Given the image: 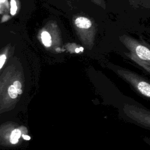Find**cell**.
<instances>
[{"mask_svg": "<svg viewBox=\"0 0 150 150\" xmlns=\"http://www.w3.org/2000/svg\"><path fill=\"white\" fill-rule=\"evenodd\" d=\"M13 86H15V87L16 88L17 91H18V93L19 94H21L22 93V90L21 89L22 88V85L21 84V83L19 81H15L13 82Z\"/></svg>", "mask_w": 150, "mask_h": 150, "instance_id": "cell-9", "label": "cell"}, {"mask_svg": "<svg viewBox=\"0 0 150 150\" xmlns=\"http://www.w3.org/2000/svg\"><path fill=\"white\" fill-rule=\"evenodd\" d=\"M8 94L9 96V97L12 98H16V97L18 96V91L16 89V88L15 87V86L13 85H11L9 87H8Z\"/></svg>", "mask_w": 150, "mask_h": 150, "instance_id": "cell-7", "label": "cell"}, {"mask_svg": "<svg viewBox=\"0 0 150 150\" xmlns=\"http://www.w3.org/2000/svg\"><path fill=\"white\" fill-rule=\"evenodd\" d=\"M73 23L79 39L83 43H93L94 28L91 20L84 16H79L74 19Z\"/></svg>", "mask_w": 150, "mask_h": 150, "instance_id": "cell-2", "label": "cell"}, {"mask_svg": "<svg viewBox=\"0 0 150 150\" xmlns=\"http://www.w3.org/2000/svg\"><path fill=\"white\" fill-rule=\"evenodd\" d=\"M22 137H23V138L24 139H25V140H29V139H30V137L29 136L26 135H22Z\"/></svg>", "mask_w": 150, "mask_h": 150, "instance_id": "cell-12", "label": "cell"}, {"mask_svg": "<svg viewBox=\"0 0 150 150\" xmlns=\"http://www.w3.org/2000/svg\"><path fill=\"white\" fill-rule=\"evenodd\" d=\"M40 38L42 43L45 46L49 47L52 45V38L50 33L47 30H43L40 34Z\"/></svg>", "mask_w": 150, "mask_h": 150, "instance_id": "cell-5", "label": "cell"}, {"mask_svg": "<svg viewBox=\"0 0 150 150\" xmlns=\"http://www.w3.org/2000/svg\"><path fill=\"white\" fill-rule=\"evenodd\" d=\"M126 114L138 124L150 129V111L134 105L125 108Z\"/></svg>", "mask_w": 150, "mask_h": 150, "instance_id": "cell-4", "label": "cell"}, {"mask_svg": "<svg viewBox=\"0 0 150 150\" xmlns=\"http://www.w3.org/2000/svg\"><path fill=\"white\" fill-rule=\"evenodd\" d=\"M11 8H10V13L11 15L13 16L16 14L18 10V6L16 2V0H11L10 2Z\"/></svg>", "mask_w": 150, "mask_h": 150, "instance_id": "cell-8", "label": "cell"}, {"mask_svg": "<svg viewBox=\"0 0 150 150\" xmlns=\"http://www.w3.org/2000/svg\"><path fill=\"white\" fill-rule=\"evenodd\" d=\"M120 73L139 93L150 99V81L149 80L129 71L121 70Z\"/></svg>", "mask_w": 150, "mask_h": 150, "instance_id": "cell-3", "label": "cell"}, {"mask_svg": "<svg viewBox=\"0 0 150 150\" xmlns=\"http://www.w3.org/2000/svg\"><path fill=\"white\" fill-rule=\"evenodd\" d=\"M21 135V132L19 129H15L11 132L10 137V142L12 144H15L18 143L19 138Z\"/></svg>", "mask_w": 150, "mask_h": 150, "instance_id": "cell-6", "label": "cell"}, {"mask_svg": "<svg viewBox=\"0 0 150 150\" xmlns=\"http://www.w3.org/2000/svg\"><path fill=\"white\" fill-rule=\"evenodd\" d=\"M120 39L130 52L128 56L150 73V46L125 35Z\"/></svg>", "mask_w": 150, "mask_h": 150, "instance_id": "cell-1", "label": "cell"}, {"mask_svg": "<svg viewBox=\"0 0 150 150\" xmlns=\"http://www.w3.org/2000/svg\"><path fill=\"white\" fill-rule=\"evenodd\" d=\"M6 59V54L3 53L0 56V69H2Z\"/></svg>", "mask_w": 150, "mask_h": 150, "instance_id": "cell-10", "label": "cell"}, {"mask_svg": "<svg viewBox=\"0 0 150 150\" xmlns=\"http://www.w3.org/2000/svg\"><path fill=\"white\" fill-rule=\"evenodd\" d=\"M91 1H92L93 2H94L97 5H100L102 8H105V2H104V0H91Z\"/></svg>", "mask_w": 150, "mask_h": 150, "instance_id": "cell-11", "label": "cell"}, {"mask_svg": "<svg viewBox=\"0 0 150 150\" xmlns=\"http://www.w3.org/2000/svg\"><path fill=\"white\" fill-rule=\"evenodd\" d=\"M5 2H7V1L6 0H0L1 6H2L5 4Z\"/></svg>", "mask_w": 150, "mask_h": 150, "instance_id": "cell-13", "label": "cell"}]
</instances>
